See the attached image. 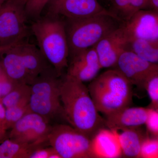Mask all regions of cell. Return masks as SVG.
Listing matches in <instances>:
<instances>
[{
	"instance_id": "cell-33",
	"label": "cell",
	"mask_w": 158,
	"mask_h": 158,
	"mask_svg": "<svg viewBox=\"0 0 158 158\" xmlns=\"http://www.w3.org/2000/svg\"><path fill=\"white\" fill-rule=\"evenodd\" d=\"M156 109H157V110H158V104L157 105V107L156 108Z\"/></svg>"
},
{
	"instance_id": "cell-18",
	"label": "cell",
	"mask_w": 158,
	"mask_h": 158,
	"mask_svg": "<svg viewBox=\"0 0 158 158\" xmlns=\"http://www.w3.org/2000/svg\"><path fill=\"white\" fill-rule=\"evenodd\" d=\"M38 148L9 138L0 143V158H30L31 154Z\"/></svg>"
},
{
	"instance_id": "cell-17",
	"label": "cell",
	"mask_w": 158,
	"mask_h": 158,
	"mask_svg": "<svg viewBox=\"0 0 158 158\" xmlns=\"http://www.w3.org/2000/svg\"><path fill=\"white\" fill-rule=\"evenodd\" d=\"M136 127L127 128L116 131L123 155L130 158H141V145L144 139Z\"/></svg>"
},
{
	"instance_id": "cell-29",
	"label": "cell",
	"mask_w": 158,
	"mask_h": 158,
	"mask_svg": "<svg viewBox=\"0 0 158 158\" xmlns=\"http://www.w3.org/2000/svg\"><path fill=\"white\" fill-rule=\"evenodd\" d=\"M6 108L0 100V133L6 134Z\"/></svg>"
},
{
	"instance_id": "cell-26",
	"label": "cell",
	"mask_w": 158,
	"mask_h": 158,
	"mask_svg": "<svg viewBox=\"0 0 158 158\" xmlns=\"http://www.w3.org/2000/svg\"><path fill=\"white\" fill-rule=\"evenodd\" d=\"M16 85L6 77L0 68V99L9 94Z\"/></svg>"
},
{
	"instance_id": "cell-34",
	"label": "cell",
	"mask_w": 158,
	"mask_h": 158,
	"mask_svg": "<svg viewBox=\"0 0 158 158\" xmlns=\"http://www.w3.org/2000/svg\"><path fill=\"white\" fill-rule=\"evenodd\" d=\"M157 138H158V137H157Z\"/></svg>"
},
{
	"instance_id": "cell-6",
	"label": "cell",
	"mask_w": 158,
	"mask_h": 158,
	"mask_svg": "<svg viewBox=\"0 0 158 158\" xmlns=\"http://www.w3.org/2000/svg\"><path fill=\"white\" fill-rule=\"evenodd\" d=\"M26 2L27 0H7L0 7V48L13 45L28 36Z\"/></svg>"
},
{
	"instance_id": "cell-21",
	"label": "cell",
	"mask_w": 158,
	"mask_h": 158,
	"mask_svg": "<svg viewBox=\"0 0 158 158\" xmlns=\"http://www.w3.org/2000/svg\"><path fill=\"white\" fill-rule=\"evenodd\" d=\"M31 111L29 104L18 105L6 109V131L11 129L23 116Z\"/></svg>"
},
{
	"instance_id": "cell-10",
	"label": "cell",
	"mask_w": 158,
	"mask_h": 158,
	"mask_svg": "<svg viewBox=\"0 0 158 158\" xmlns=\"http://www.w3.org/2000/svg\"><path fill=\"white\" fill-rule=\"evenodd\" d=\"M115 67L133 86L142 89L148 80L158 73V64L148 62L130 50L123 52Z\"/></svg>"
},
{
	"instance_id": "cell-31",
	"label": "cell",
	"mask_w": 158,
	"mask_h": 158,
	"mask_svg": "<svg viewBox=\"0 0 158 158\" xmlns=\"http://www.w3.org/2000/svg\"><path fill=\"white\" fill-rule=\"evenodd\" d=\"M6 134H4V133H0V143H1L2 141L3 138H4Z\"/></svg>"
},
{
	"instance_id": "cell-28",
	"label": "cell",
	"mask_w": 158,
	"mask_h": 158,
	"mask_svg": "<svg viewBox=\"0 0 158 158\" xmlns=\"http://www.w3.org/2000/svg\"><path fill=\"white\" fill-rule=\"evenodd\" d=\"M133 14L144 9H150L149 0H130Z\"/></svg>"
},
{
	"instance_id": "cell-25",
	"label": "cell",
	"mask_w": 158,
	"mask_h": 158,
	"mask_svg": "<svg viewBox=\"0 0 158 158\" xmlns=\"http://www.w3.org/2000/svg\"><path fill=\"white\" fill-rule=\"evenodd\" d=\"M145 124L148 131L158 137V110L149 108L148 115Z\"/></svg>"
},
{
	"instance_id": "cell-4",
	"label": "cell",
	"mask_w": 158,
	"mask_h": 158,
	"mask_svg": "<svg viewBox=\"0 0 158 158\" xmlns=\"http://www.w3.org/2000/svg\"><path fill=\"white\" fill-rule=\"evenodd\" d=\"M69 48V57L93 47L121 22L108 15L64 21Z\"/></svg>"
},
{
	"instance_id": "cell-12",
	"label": "cell",
	"mask_w": 158,
	"mask_h": 158,
	"mask_svg": "<svg viewBox=\"0 0 158 158\" xmlns=\"http://www.w3.org/2000/svg\"><path fill=\"white\" fill-rule=\"evenodd\" d=\"M130 41L121 24L101 40L94 47L102 69L115 67L121 54L128 50Z\"/></svg>"
},
{
	"instance_id": "cell-3",
	"label": "cell",
	"mask_w": 158,
	"mask_h": 158,
	"mask_svg": "<svg viewBox=\"0 0 158 158\" xmlns=\"http://www.w3.org/2000/svg\"><path fill=\"white\" fill-rule=\"evenodd\" d=\"M31 31L38 48L58 75L61 76L68 65L69 48L65 22L59 16L48 15L32 25Z\"/></svg>"
},
{
	"instance_id": "cell-32",
	"label": "cell",
	"mask_w": 158,
	"mask_h": 158,
	"mask_svg": "<svg viewBox=\"0 0 158 158\" xmlns=\"http://www.w3.org/2000/svg\"><path fill=\"white\" fill-rule=\"evenodd\" d=\"M7 0H0V7L4 4Z\"/></svg>"
},
{
	"instance_id": "cell-15",
	"label": "cell",
	"mask_w": 158,
	"mask_h": 158,
	"mask_svg": "<svg viewBox=\"0 0 158 158\" xmlns=\"http://www.w3.org/2000/svg\"><path fill=\"white\" fill-rule=\"evenodd\" d=\"M148 111L149 108L127 107L106 116L105 125L114 131L138 127L145 124Z\"/></svg>"
},
{
	"instance_id": "cell-7",
	"label": "cell",
	"mask_w": 158,
	"mask_h": 158,
	"mask_svg": "<svg viewBox=\"0 0 158 158\" xmlns=\"http://www.w3.org/2000/svg\"><path fill=\"white\" fill-rule=\"evenodd\" d=\"M92 138L70 125L52 126L48 143L62 158H94L91 147Z\"/></svg>"
},
{
	"instance_id": "cell-2",
	"label": "cell",
	"mask_w": 158,
	"mask_h": 158,
	"mask_svg": "<svg viewBox=\"0 0 158 158\" xmlns=\"http://www.w3.org/2000/svg\"><path fill=\"white\" fill-rule=\"evenodd\" d=\"M132 87L128 79L115 69L97 76L88 88L99 113L106 116L129 107Z\"/></svg>"
},
{
	"instance_id": "cell-22",
	"label": "cell",
	"mask_w": 158,
	"mask_h": 158,
	"mask_svg": "<svg viewBox=\"0 0 158 158\" xmlns=\"http://www.w3.org/2000/svg\"><path fill=\"white\" fill-rule=\"evenodd\" d=\"M141 158H158V138H145L142 142Z\"/></svg>"
},
{
	"instance_id": "cell-19",
	"label": "cell",
	"mask_w": 158,
	"mask_h": 158,
	"mask_svg": "<svg viewBox=\"0 0 158 158\" xmlns=\"http://www.w3.org/2000/svg\"><path fill=\"white\" fill-rule=\"evenodd\" d=\"M128 50L148 62L158 64V40H131Z\"/></svg>"
},
{
	"instance_id": "cell-27",
	"label": "cell",
	"mask_w": 158,
	"mask_h": 158,
	"mask_svg": "<svg viewBox=\"0 0 158 158\" xmlns=\"http://www.w3.org/2000/svg\"><path fill=\"white\" fill-rule=\"evenodd\" d=\"M57 152L52 147H39L33 152L30 158H50L54 153Z\"/></svg>"
},
{
	"instance_id": "cell-16",
	"label": "cell",
	"mask_w": 158,
	"mask_h": 158,
	"mask_svg": "<svg viewBox=\"0 0 158 158\" xmlns=\"http://www.w3.org/2000/svg\"><path fill=\"white\" fill-rule=\"evenodd\" d=\"M91 147L94 158H117L123 155L118 133L109 129L99 130L92 138Z\"/></svg>"
},
{
	"instance_id": "cell-13",
	"label": "cell",
	"mask_w": 158,
	"mask_h": 158,
	"mask_svg": "<svg viewBox=\"0 0 158 158\" xmlns=\"http://www.w3.org/2000/svg\"><path fill=\"white\" fill-rule=\"evenodd\" d=\"M130 41L135 39L158 40V11L152 9L138 11L121 22Z\"/></svg>"
},
{
	"instance_id": "cell-8",
	"label": "cell",
	"mask_w": 158,
	"mask_h": 158,
	"mask_svg": "<svg viewBox=\"0 0 158 158\" xmlns=\"http://www.w3.org/2000/svg\"><path fill=\"white\" fill-rule=\"evenodd\" d=\"M52 127L46 118L31 111L11 129L9 138L21 143L43 147L48 142Z\"/></svg>"
},
{
	"instance_id": "cell-9",
	"label": "cell",
	"mask_w": 158,
	"mask_h": 158,
	"mask_svg": "<svg viewBox=\"0 0 158 158\" xmlns=\"http://www.w3.org/2000/svg\"><path fill=\"white\" fill-rule=\"evenodd\" d=\"M46 6L48 15H62L66 19H79L102 15H112L117 19L97 0H50Z\"/></svg>"
},
{
	"instance_id": "cell-5",
	"label": "cell",
	"mask_w": 158,
	"mask_h": 158,
	"mask_svg": "<svg viewBox=\"0 0 158 158\" xmlns=\"http://www.w3.org/2000/svg\"><path fill=\"white\" fill-rule=\"evenodd\" d=\"M60 76L53 70L40 76L30 85L29 105L31 111L49 122L58 117L65 119L60 98Z\"/></svg>"
},
{
	"instance_id": "cell-30",
	"label": "cell",
	"mask_w": 158,
	"mask_h": 158,
	"mask_svg": "<svg viewBox=\"0 0 158 158\" xmlns=\"http://www.w3.org/2000/svg\"><path fill=\"white\" fill-rule=\"evenodd\" d=\"M150 9L158 11V0H149Z\"/></svg>"
},
{
	"instance_id": "cell-24",
	"label": "cell",
	"mask_w": 158,
	"mask_h": 158,
	"mask_svg": "<svg viewBox=\"0 0 158 158\" xmlns=\"http://www.w3.org/2000/svg\"><path fill=\"white\" fill-rule=\"evenodd\" d=\"M50 0H27L26 10L28 16L39 18Z\"/></svg>"
},
{
	"instance_id": "cell-20",
	"label": "cell",
	"mask_w": 158,
	"mask_h": 158,
	"mask_svg": "<svg viewBox=\"0 0 158 158\" xmlns=\"http://www.w3.org/2000/svg\"><path fill=\"white\" fill-rule=\"evenodd\" d=\"M31 94L30 85L17 84L9 94L0 100L7 109L18 105L29 104Z\"/></svg>"
},
{
	"instance_id": "cell-1",
	"label": "cell",
	"mask_w": 158,
	"mask_h": 158,
	"mask_svg": "<svg viewBox=\"0 0 158 158\" xmlns=\"http://www.w3.org/2000/svg\"><path fill=\"white\" fill-rule=\"evenodd\" d=\"M60 93L65 120L79 131L93 137L105 124L104 120L99 114L88 87L66 74L61 78Z\"/></svg>"
},
{
	"instance_id": "cell-14",
	"label": "cell",
	"mask_w": 158,
	"mask_h": 158,
	"mask_svg": "<svg viewBox=\"0 0 158 158\" xmlns=\"http://www.w3.org/2000/svg\"><path fill=\"white\" fill-rule=\"evenodd\" d=\"M67 69L66 74L83 83L95 78L102 67L94 47L69 58Z\"/></svg>"
},
{
	"instance_id": "cell-11",
	"label": "cell",
	"mask_w": 158,
	"mask_h": 158,
	"mask_svg": "<svg viewBox=\"0 0 158 158\" xmlns=\"http://www.w3.org/2000/svg\"><path fill=\"white\" fill-rule=\"evenodd\" d=\"M20 71L31 85L43 74L55 70L38 48L24 40L15 44Z\"/></svg>"
},
{
	"instance_id": "cell-23",
	"label": "cell",
	"mask_w": 158,
	"mask_h": 158,
	"mask_svg": "<svg viewBox=\"0 0 158 158\" xmlns=\"http://www.w3.org/2000/svg\"><path fill=\"white\" fill-rule=\"evenodd\" d=\"M144 89L147 91L150 99V108L156 109L158 104V73L148 80Z\"/></svg>"
}]
</instances>
